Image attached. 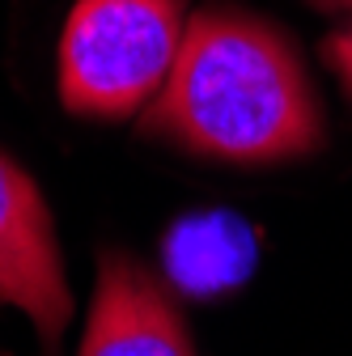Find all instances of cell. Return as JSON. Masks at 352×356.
Instances as JSON below:
<instances>
[{"mask_svg":"<svg viewBox=\"0 0 352 356\" xmlns=\"http://www.w3.org/2000/svg\"><path fill=\"white\" fill-rule=\"evenodd\" d=\"M145 123L234 165L289 161L323 145L319 98L297 51L276 26L238 9H204L187 22Z\"/></svg>","mask_w":352,"mask_h":356,"instance_id":"1","label":"cell"},{"mask_svg":"<svg viewBox=\"0 0 352 356\" xmlns=\"http://www.w3.org/2000/svg\"><path fill=\"white\" fill-rule=\"evenodd\" d=\"M187 34L183 0H77L60 38V98L72 115L127 119L149 106Z\"/></svg>","mask_w":352,"mask_h":356,"instance_id":"2","label":"cell"},{"mask_svg":"<svg viewBox=\"0 0 352 356\" xmlns=\"http://www.w3.org/2000/svg\"><path fill=\"white\" fill-rule=\"evenodd\" d=\"M0 305H17L56 348L72 318V293L56 246L51 212L30 174L0 153Z\"/></svg>","mask_w":352,"mask_h":356,"instance_id":"3","label":"cell"},{"mask_svg":"<svg viewBox=\"0 0 352 356\" xmlns=\"http://www.w3.org/2000/svg\"><path fill=\"white\" fill-rule=\"evenodd\" d=\"M81 356H195L166 289L127 254H106Z\"/></svg>","mask_w":352,"mask_h":356,"instance_id":"4","label":"cell"},{"mask_svg":"<svg viewBox=\"0 0 352 356\" xmlns=\"http://www.w3.org/2000/svg\"><path fill=\"white\" fill-rule=\"evenodd\" d=\"M166 276L179 293L216 297L238 289L255 267V234L234 212H195L183 216L161 242Z\"/></svg>","mask_w":352,"mask_h":356,"instance_id":"5","label":"cell"},{"mask_svg":"<svg viewBox=\"0 0 352 356\" xmlns=\"http://www.w3.org/2000/svg\"><path fill=\"white\" fill-rule=\"evenodd\" d=\"M323 56H327L331 72L344 81V89L352 94V26H344V30H335V34L323 38Z\"/></svg>","mask_w":352,"mask_h":356,"instance_id":"6","label":"cell"},{"mask_svg":"<svg viewBox=\"0 0 352 356\" xmlns=\"http://www.w3.org/2000/svg\"><path fill=\"white\" fill-rule=\"evenodd\" d=\"M319 5H327V9H348V13H352V0H319Z\"/></svg>","mask_w":352,"mask_h":356,"instance_id":"7","label":"cell"}]
</instances>
